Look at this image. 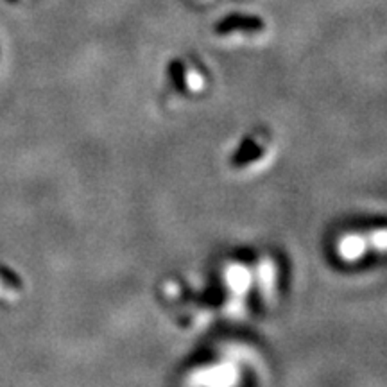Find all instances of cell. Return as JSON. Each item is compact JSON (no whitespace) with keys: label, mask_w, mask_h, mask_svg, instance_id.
<instances>
[{"label":"cell","mask_w":387,"mask_h":387,"mask_svg":"<svg viewBox=\"0 0 387 387\" xmlns=\"http://www.w3.org/2000/svg\"><path fill=\"white\" fill-rule=\"evenodd\" d=\"M328 251L337 262L344 266H353L366 258L368 253L386 255L387 253V226H375L357 230L346 228L337 231L332 237V246L328 244Z\"/></svg>","instance_id":"cell-1"},{"label":"cell","mask_w":387,"mask_h":387,"mask_svg":"<svg viewBox=\"0 0 387 387\" xmlns=\"http://www.w3.org/2000/svg\"><path fill=\"white\" fill-rule=\"evenodd\" d=\"M278 145L271 131L255 127L239 140L228 156V165L237 174H257L271 167L276 158Z\"/></svg>","instance_id":"cell-2"},{"label":"cell","mask_w":387,"mask_h":387,"mask_svg":"<svg viewBox=\"0 0 387 387\" xmlns=\"http://www.w3.org/2000/svg\"><path fill=\"white\" fill-rule=\"evenodd\" d=\"M167 88L181 99L197 100L212 88V75L203 61L192 56L174 57L167 66Z\"/></svg>","instance_id":"cell-3"}]
</instances>
